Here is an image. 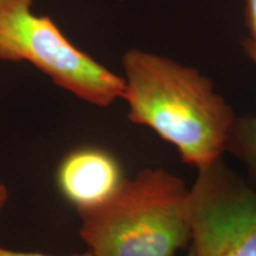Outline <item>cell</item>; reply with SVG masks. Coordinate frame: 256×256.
Segmentation results:
<instances>
[{
  "label": "cell",
  "instance_id": "obj_10",
  "mask_svg": "<svg viewBox=\"0 0 256 256\" xmlns=\"http://www.w3.org/2000/svg\"><path fill=\"white\" fill-rule=\"evenodd\" d=\"M186 256H194V250H192V248L190 247V250H188V255Z\"/></svg>",
  "mask_w": 256,
  "mask_h": 256
},
{
  "label": "cell",
  "instance_id": "obj_8",
  "mask_svg": "<svg viewBox=\"0 0 256 256\" xmlns=\"http://www.w3.org/2000/svg\"><path fill=\"white\" fill-rule=\"evenodd\" d=\"M0 256H51V255H46V254H40V252H16L11 250V249H6L0 247ZM72 256H94L90 252H86L83 254H78V255H72Z\"/></svg>",
  "mask_w": 256,
  "mask_h": 256
},
{
  "label": "cell",
  "instance_id": "obj_9",
  "mask_svg": "<svg viewBox=\"0 0 256 256\" xmlns=\"http://www.w3.org/2000/svg\"><path fill=\"white\" fill-rule=\"evenodd\" d=\"M8 190H6L4 185L0 183V210H2V208L4 206L6 200H8Z\"/></svg>",
  "mask_w": 256,
  "mask_h": 256
},
{
  "label": "cell",
  "instance_id": "obj_4",
  "mask_svg": "<svg viewBox=\"0 0 256 256\" xmlns=\"http://www.w3.org/2000/svg\"><path fill=\"white\" fill-rule=\"evenodd\" d=\"M188 216L194 256H256V188L223 158L198 168Z\"/></svg>",
  "mask_w": 256,
  "mask_h": 256
},
{
  "label": "cell",
  "instance_id": "obj_5",
  "mask_svg": "<svg viewBox=\"0 0 256 256\" xmlns=\"http://www.w3.org/2000/svg\"><path fill=\"white\" fill-rule=\"evenodd\" d=\"M60 191L80 214L104 206L124 182L119 160L100 147H82L64 158L57 168Z\"/></svg>",
  "mask_w": 256,
  "mask_h": 256
},
{
  "label": "cell",
  "instance_id": "obj_6",
  "mask_svg": "<svg viewBox=\"0 0 256 256\" xmlns=\"http://www.w3.org/2000/svg\"><path fill=\"white\" fill-rule=\"evenodd\" d=\"M243 49L256 66V49L243 40ZM226 152L240 160L248 174V180L256 188V114L236 115L229 130Z\"/></svg>",
  "mask_w": 256,
  "mask_h": 256
},
{
  "label": "cell",
  "instance_id": "obj_3",
  "mask_svg": "<svg viewBox=\"0 0 256 256\" xmlns=\"http://www.w3.org/2000/svg\"><path fill=\"white\" fill-rule=\"evenodd\" d=\"M0 60H28L60 88L98 106L122 98L124 78L80 50L32 0H0Z\"/></svg>",
  "mask_w": 256,
  "mask_h": 256
},
{
  "label": "cell",
  "instance_id": "obj_7",
  "mask_svg": "<svg viewBox=\"0 0 256 256\" xmlns=\"http://www.w3.org/2000/svg\"><path fill=\"white\" fill-rule=\"evenodd\" d=\"M244 23L248 30L246 40L256 49V0H244Z\"/></svg>",
  "mask_w": 256,
  "mask_h": 256
},
{
  "label": "cell",
  "instance_id": "obj_2",
  "mask_svg": "<svg viewBox=\"0 0 256 256\" xmlns=\"http://www.w3.org/2000/svg\"><path fill=\"white\" fill-rule=\"evenodd\" d=\"M188 194L182 178L145 168L104 206L80 214V235L94 256H177L191 242Z\"/></svg>",
  "mask_w": 256,
  "mask_h": 256
},
{
  "label": "cell",
  "instance_id": "obj_1",
  "mask_svg": "<svg viewBox=\"0 0 256 256\" xmlns=\"http://www.w3.org/2000/svg\"><path fill=\"white\" fill-rule=\"evenodd\" d=\"M122 66L128 119L152 128L197 170L222 158L236 114L209 78L139 49L124 54Z\"/></svg>",
  "mask_w": 256,
  "mask_h": 256
}]
</instances>
